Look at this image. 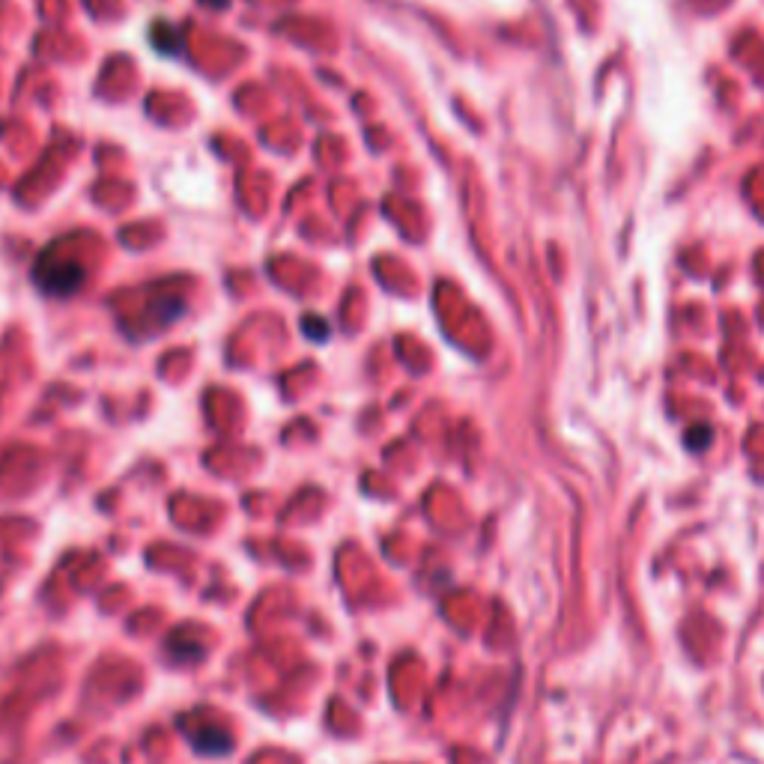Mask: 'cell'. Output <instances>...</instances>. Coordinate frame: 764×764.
Wrapping results in <instances>:
<instances>
[{"instance_id":"6da1fadb","label":"cell","mask_w":764,"mask_h":764,"mask_svg":"<svg viewBox=\"0 0 764 764\" xmlns=\"http://www.w3.org/2000/svg\"><path fill=\"white\" fill-rule=\"evenodd\" d=\"M36 281L42 284V289L46 293H60V296H70V293H75L78 289V284L84 281V272L82 267H39L36 269Z\"/></svg>"},{"instance_id":"7a4b0ae2","label":"cell","mask_w":764,"mask_h":764,"mask_svg":"<svg viewBox=\"0 0 764 764\" xmlns=\"http://www.w3.org/2000/svg\"><path fill=\"white\" fill-rule=\"evenodd\" d=\"M204 3H209V7H212V10H221V7H227V3H231V0H204Z\"/></svg>"}]
</instances>
